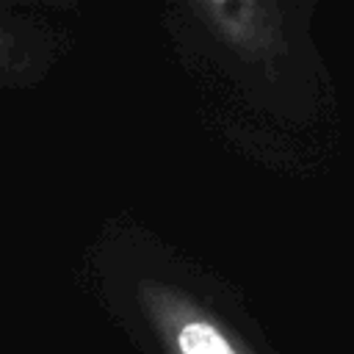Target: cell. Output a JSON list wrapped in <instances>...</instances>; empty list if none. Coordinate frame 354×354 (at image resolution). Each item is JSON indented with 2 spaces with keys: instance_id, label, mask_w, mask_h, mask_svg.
Here are the masks:
<instances>
[{
  "instance_id": "1",
  "label": "cell",
  "mask_w": 354,
  "mask_h": 354,
  "mask_svg": "<svg viewBox=\"0 0 354 354\" xmlns=\"http://www.w3.org/2000/svg\"><path fill=\"white\" fill-rule=\"evenodd\" d=\"M207 39L243 69L277 72L293 53L285 0H185Z\"/></svg>"
},
{
  "instance_id": "2",
  "label": "cell",
  "mask_w": 354,
  "mask_h": 354,
  "mask_svg": "<svg viewBox=\"0 0 354 354\" xmlns=\"http://www.w3.org/2000/svg\"><path fill=\"white\" fill-rule=\"evenodd\" d=\"M133 299L163 354H254L207 304L166 279L138 277Z\"/></svg>"
},
{
  "instance_id": "3",
  "label": "cell",
  "mask_w": 354,
  "mask_h": 354,
  "mask_svg": "<svg viewBox=\"0 0 354 354\" xmlns=\"http://www.w3.org/2000/svg\"><path fill=\"white\" fill-rule=\"evenodd\" d=\"M61 55L64 36L44 14L0 11V91L36 88Z\"/></svg>"
},
{
  "instance_id": "4",
  "label": "cell",
  "mask_w": 354,
  "mask_h": 354,
  "mask_svg": "<svg viewBox=\"0 0 354 354\" xmlns=\"http://www.w3.org/2000/svg\"><path fill=\"white\" fill-rule=\"evenodd\" d=\"M77 0H0V11H28V14H53L75 11Z\"/></svg>"
}]
</instances>
